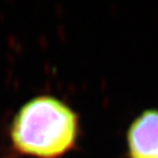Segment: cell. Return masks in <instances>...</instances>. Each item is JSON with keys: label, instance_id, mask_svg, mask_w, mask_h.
<instances>
[{"label": "cell", "instance_id": "cell-1", "mask_svg": "<svg viewBox=\"0 0 158 158\" xmlns=\"http://www.w3.org/2000/svg\"><path fill=\"white\" fill-rule=\"evenodd\" d=\"M78 118L54 97L41 96L22 107L11 125L15 147L37 158H56L70 149L77 138Z\"/></svg>", "mask_w": 158, "mask_h": 158}, {"label": "cell", "instance_id": "cell-2", "mask_svg": "<svg viewBox=\"0 0 158 158\" xmlns=\"http://www.w3.org/2000/svg\"><path fill=\"white\" fill-rule=\"evenodd\" d=\"M131 158H158V110L143 112L127 133Z\"/></svg>", "mask_w": 158, "mask_h": 158}]
</instances>
